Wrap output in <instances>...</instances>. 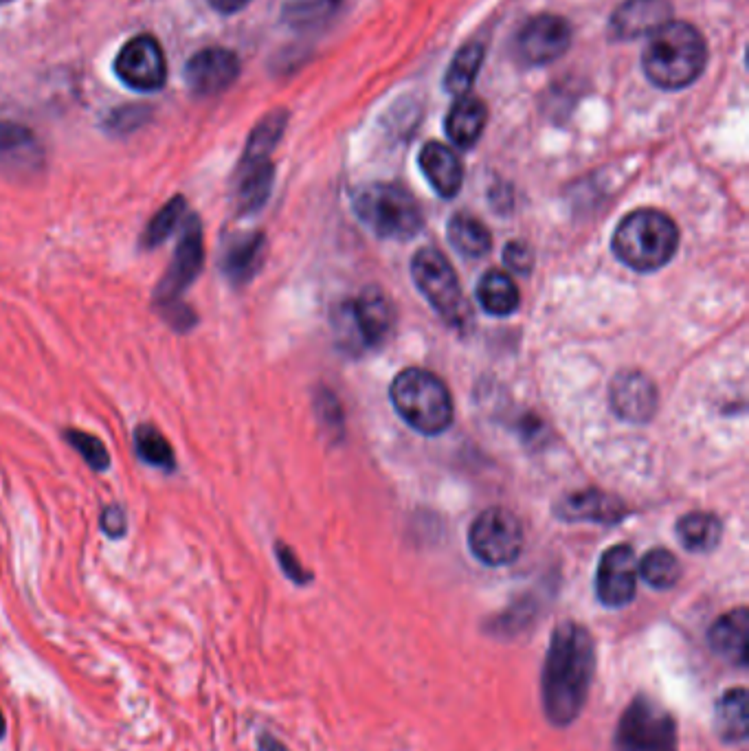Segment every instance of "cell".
Wrapping results in <instances>:
<instances>
[{
    "instance_id": "cell-1",
    "label": "cell",
    "mask_w": 749,
    "mask_h": 751,
    "mask_svg": "<svg viewBox=\"0 0 749 751\" xmlns=\"http://www.w3.org/2000/svg\"><path fill=\"white\" fill-rule=\"evenodd\" d=\"M596 672V642L578 622L558 624L541 672L543 712L554 727H569L589 699Z\"/></svg>"
},
{
    "instance_id": "cell-2",
    "label": "cell",
    "mask_w": 749,
    "mask_h": 751,
    "mask_svg": "<svg viewBox=\"0 0 749 751\" xmlns=\"http://www.w3.org/2000/svg\"><path fill=\"white\" fill-rule=\"evenodd\" d=\"M644 51V73L659 88H686L701 75L708 60L706 40L688 22L670 20L648 36Z\"/></svg>"
},
{
    "instance_id": "cell-3",
    "label": "cell",
    "mask_w": 749,
    "mask_h": 751,
    "mask_svg": "<svg viewBox=\"0 0 749 751\" xmlns=\"http://www.w3.org/2000/svg\"><path fill=\"white\" fill-rule=\"evenodd\" d=\"M679 246L677 224L657 209H637L626 216L613 235L618 260L633 271L651 273L666 266Z\"/></svg>"
},
{
    "instance_id": "cell-4",
    "label": "cell",
    "mask_w": 749,
    "mask_h": 751,
    "mask_svg": "<svg viewBox=\"0 0 749 751\" xmlns=\"http://www.w3.org/2000/svg\"><path fill=\"white\" fill-rule=\"evenodd\" d=\"M286 128V112L275 110L257 123L247 141V148L233 176V200L240 216H251L260 211L273 189V163L271 154L277 148Z\"/></svg>"
},
{
    "instance_id": "cell-5",
    "label": "cell",
    "mask_w": 749,
    "mask_h": 751,
    "mask_svg": "<svg viewBox=\"0 0 749 751\" xmlns=\"http://www.w3.org/2000/svg\"><path fill=\"white\" fill-rule=\"evenodd\" d=\"M391 402L407 424L424 435H438L453 422V402L446 385L427 369L411 367L391 385Z\"/></svg>"
},
{
    "instance_id": "cell-6",
    "label": "cell",
    "mask_w": 749,
    "mask_h": 751,
    "mask_svg": "<svg viewBox=\"0 0 749 751\" xmlns=\"http://www.w3.org/2000/svg\"><path fill=\"white\" fill-rule=\"evenodd\" d=\"M354 211L378 238L409 240L422 229V211L405 187L374 183L354 196Z\"/></svg>"
},
{
    "instance_id": "cell-7",
    "label": "cell",
    "mask_w": 749,
    "mask_h": 751,
    "mask_svg": "<svg viewBox=\"0 0 749 751\" xmlns=\"http://www.w3.org/2000/svg\"><path fill=\"white\" fill-rule=\"evenodd\" d=\"M616 751H677L675 716L648 694H637L620 716Z\"/></svg>"
},
{
    "instance_id": "cell-8",
    "label": "cell",
    "mask_w": 749,
    "mask_h": 751,
    "mask_svg": "<svg viewBox=\"0 0 749 751\" xmlns=\"http://www.w3.org/2000/svg\"><path fill=\"white\" fill-rule=\"evenodd\" d=\"M413 282L420 293L429 299V304L451 323H460L468 317L466 301L462 295L460 279H457L449 260L435 249H422L416 253L411 264Z\"/></svg>"
},
{
    "instance_id": "cell-9",
    "label": "cell",
    "mask_w": 749,
    "mask_h": 751,
    "mask_svg": "<svg viewBox=\"0 0 749 751\" xmlns=\"http://www.w3.org/2000/svg\"><path fill=\"white\" fill-rule=\"evenodd\" d=\"M205 264V238H203V224L198 216L187 214L183 222L181 240L176 244V251L172 255L167 271L156 284L154 290V308H161L167 304L183 301L187 288L192 286Z\"/></svg>"
},
{
    "instance_id": "cell-10",
    "label": "cell",
    "mask_w": 749,
    "mask_h": 751,
    "mask_svg": "<svg viewBox=\"0 0 749 751\" xmlns=\"http://www.w3.org/2000/svg\"><path fill=\"white\" fill-rule=\"evenodd\" d=\"M468 543L482 563L490 567L510 565L519 558L523 547L521 523L508 510L490 508L471 525Z\"/></svg>"
},
{
    "instance_id": "cell-11",
    "label": "cell",
    "mask_w": 749,
    "mask_h": 751,
    "mask_svg": "<svg viewBox=\"0 0 749 751\" xmlns=\"http://www.w3.org/2000/svg\"><path fill=\"white\" fill-rule=\"evenodd\" d=\"M115 73L134 91H159L167 80V64L159 40L150 33L130 38L117 55Z\"/></svg>"
},
{
    "instance_id": "cell-12",
    "label": "cell",
    "mask_w": 749,
    "mask_h": 751,
    "mask_svg": "<svg viewBox=\"0 0 749 751\" xmlns=\"http://www.w3.org/2000/svg\"><path fill=\"white\" fill-rule=\"evenodd\" d=\"M572 44V27L558 16H536L523 25L514 51L530 66L550 64L565 55Z\"/></svg>"
},
{
    "instance_id": "cell-13",
    "label": "cell",
    "mask_w": 749,
    "mask_h": 751,
    "mask_svg": "<svg viewBox=\"0 0 749 751\" xmlns=\"http://www.w3.org/2000/svg\"><path fill=\"white\" fill-rule=\"evenodd\" d=\"M637 558L629 545L611 547L602 556L596 576L598 600L611 609H622L635 598Z\"/></svg>"
},
{
    "instance_id": "cell-14",
    "label": "cell",
    "mask_w": 749,
    "mask_h": 751,
    "mask_svg": "<svg viewBox=\"0 0 749 751\" xmlns=\"http://www.w3.org/2000/svg\"><path fill=\"white\" fill-rule=\"evenodd\" d=\"M240 75V60L238 55L229 49H203L196 53L185 66V80L196 95L211 97L238 80Z\"/></svg>"
},
{
    "instance_id": "cell-15",
    "label": "cell",
    "mask_w": 749,
    "mask_h": 751,
    "mask_svg": "<svg viewBox=\"0 0 749 751\" xmlns=\"http://www.w3.org/2000/svg\"><path fill=\"white\" fill-rule=\"evenodd\" d=\"M609 400L613 411L629 422H646L657 411L655 385L637 372H624L613 378Z\"/></svg>"
},
{
    "instance_id": "cell-16",
    "label": "cell",
    "mask_w": 749,
    "mask_h": 751,
    "mask_svg": "<svg viewBox=\"0 0 749 751\" xmlns=\"http://www.w3.org/2000/svg\"><path fill=\"white\" fill-rule=\"evenodd\" d=\"M348 319L363 345H378L387 339L394 325V308L378 288H365L348 304Z\"/></svg>"
},
{
    "instance_id": "cell-17",
    "label": "cell",
    "mask_w": 749,
    "mask_h": 751,
    "mask_svg": "<svg viewBox=\"0 0 749 751\" xmlns=\"http://www.w3.org/2000/svg\"><path fill=\"white\" fill-rule=\"evenodd\" d=\"M264 249L266 240L260 231L233 235L220 253V271L227 282L236 288L247 286L262 268Z\"/></svg>"
},
{
    "instance_id": "cell-18",
    "label": "cell",
    "mask_w": 749,
    "mask_h": 751,
    "mask_svg": "<svg viewBox=\"0 0 749 751\" xmlns=\"http://www.w3.org/2000/svg\"><path fill=\"white\" fill-rule=\"evenodd\" d=\"M42 167L36 134L18 123H0V170L11 176H31Z\"/></svg>"
},
{
    "instance_id": "cell-19",
    "label": "cell",
    "mask_w": 749,
    "mask_h": 751,
    "mask_svg": "<svg viewBox=\"0 0 749 751\" xmlns=\"http://www.w3.org/2000/svg\"><path fill=\"white\" fill-rule=\"evenodd\" d=\"M670 22L666 0H626L611 18V33L618 40H635L653 33Z\"/></svg>"
},
{
    "instance_id": "cell-20",
    "label": "cell",
    "mask_w": 749,
    "mask_h": 751,
    "mask_svg": "<svg viewBox=\"0 0 749 751\" xmlns=\"http://www.w3.org/2000/svg\"><path fill=\"white\" fill-rule=\"evenodd\" d=\"M747 631H749V615L747 609H734L710 626L708 642L710 648L721 659L736 668L747 666Z\"/></svg>"
},
{
    "instance_id": "cell-21",
    "label": "cell",
    "mask_w": 749,
    "mask_h": 751,
    "mask_svg": "<svg viewBox=\"0 0 749 751\" xmlns=\"http://www.w3.org/2000/svg\"><path fill=\"white\" fill-rule=\"evenodd\" d=\"M420 170L431 187L444 198H453L464 181L462 163L457 154L442 143H427L420 152Z\"/></svg>"
},
{
    "instance_id": "cell-22",
    "label": "cell",
    "mask_w": 749,
    "mask_h": 751,
    "mask_svg": "<svg viewBox=\"0 0 749 751\" xmlns=\"http://www.w3.org/2000/svg\"><path fill=\"white\" fill-rule=\"evenodd\" d=\"M486 128V106L477 97L462 95L446 117V134L460 148H473Z\"/></svg>"
},
{
    "instance_id": "cell-23",
    "label": "cell",
    "mask_w": 749,
    "mask_h": 751,
    "mask_svg": "<svg viewBox=\"0 0 749 751\" xmlns=\"http://www.w3.org/2000/svg\"><path fill=\"white\" fill-rule=\"evenodd\" d=\"M558 514L563 519L572 521H600V523H613L620 521L624 514V506L620 501L611 499L609 495H602L598 490H585L578 495L567 497L563 506L558 508Z\"/></svg>"
},
{
    "instance_id": "cell-24",
    "label": "cell",
    "mask_w": 749,
    "mask_h": 751,
    "mask_svg": "<svg viewBox=\"0 0 749 751\" xmlns=\"http://www.w3.org/2000/svg\"><path fill=\"white\" fill-rule=\"evenodd\" d=\"M714 732L723 743L747 741V690L732 688L723 694L714 708Z\"/></svg>"
},
{
    "instance_id": "cell-25",
    "label": "cell",
    "mask_w": 749,
    "mask_h": 751,
    "mask_svg": "<svg viewBox=\"0 0 749 751\" xmlns=\"http://www.w3.org/2000/svg\"><path fill=\"white\" fill-rule=\"evenodd\" d=\"M477 299L486 312L495 317H508L519 308V290L512 277L503 271H490L477 286Z\"/></svg>"
},
{
    "instance_id": "cell-26",
    "label": "cell",
    "mask_w": 749,
    "mask_h": 751,
    "mask_svg": "<svg viewBox=\"0 0 749 751\" xmlns=\"http://www.w3.org/2000/svg\"><path fill=\"white\" fill-rule=\"evenodd\" d=\"M721 534V521L708 512H690L677 523V536L688 552H712L719 545Z\"/></svg>"
},
{
    "instance_id": "cell-27",
    "label": "cell",
    "mask_w": 749,
    "mask_h": 751,
    "mask_svg": "<svg viewBox=\"0 0 749 751\" xmlns=\"http://www.w3.org/2000/svg\"><path fill=\"white\" fill-rule=\"evenodd\" d=\"M187 214H189V209H187V200L183 196H174L172 200H167V203L152 216L148 227L143 229L141 249L145 251L159 249L161 244L170 240V235L178 227H183Z\"/></svg>"
},
{
    "instance_id": "cell-28",
    "label": "cell",
    "mask_w": 749,
    "mask_h": 751,
    "mask_svg": "<svg viewBox=\"0 0 749 751\" xmlns=\"http://www.w3.org/2000/svg\"><path fill=\"white\" fill-rule=\"evenodd\" d=\"M134 451L143 464L159 468L163 473H174L176 455L167 437L154 424H139L134 431Z\"/></svg>"
},
{
    "instance_id": "cell-29",
    "label": "cell",
    "mask_w": 749,
    "mask_h": 751,
    "mask_svg": "<svg viewBox=\"0 0 749 751\" xmlns=\"http://www.w3.org/2000/svg\"><path fill=\"white\" fill-rule=\"evenodd\" d=\"M449 242L457 253L468 257H482L493 246V238H490L486 224L466 214H457L449 222Z\"/></svg>"
},
{
    "instance_id": "cell-30",
    "label": "cell",
    "mask_w": 749,
    "mask_h": 751,
    "mask_svg": "<svg viewBox=\"0 0 749 751\" xmlns=\"http://www.w3.org/2000/svg\"><path fill=\"white\" fill-rule=\"evenodd\" d=\"M482 62H484V47H482V44L471 42V44H466V47L457 51V55L449 66V71H446V75H444L446 93L462 97V95L471 91L475 77H477L479 69H482Z\"/></svg>"
},
{
    "instance_id": "cell-31",
    "label": "cell",
    "mask_w": 749,
    "mask_h": 751,
    "mask_svg": "<svg viewBox=\"0 0 749 751\" xmlns=\"http://www.w3.org/2000/svg\"><path fill=\"white\" fill-rule=\"evenodd\" d=\"M637 574L644 578L648 587L653 589H670L677 585L681 576L679 560L668 552V549H651L642 563L637 565Z\"/></svg>"
},
{
    "instance_id": "cell-32",
    "label": "cell",
    "mask_w": 749,
    "mask_h": 751,
    "mask_svg": "<svg viewBox=\"0 0 749 751\" xmlns=\"http://www.w3.org/2000/svg\"><path fill=\"white\" fill-rule=\"evenodd\" d=\"M341 3L343 0H288L284 18L295 29H312L337 14Z\"/></svg>"
},
{
    "instance_id": "cell-33",
    "label": "cell",
    "mask_w": 749,
    "mask_h": 751,
    "mask_svg": "<svg viewBox=\"0 0 749 751\" xmlns=\"http://www.w3.org/2000/svg\"><path fill=\"white\" fill-rule=\"evenodd\" d=\"M64 437L73 451L80 455L86 462V466H91V470H95V473H104V470L110 468V453L106 444L99 440L97 435L80 431V429H66Z\"/></svg>"
},
{
    "instance_id": "cell-34",
    "label": "cell",
    "mask_w": 749,
    "mask_h": 751,
    "mask_svg": "<svg viewBox=\"0 0 749 751\" xmlns=\"http://www.w3.org/2000/svg\"><path fill=\"white\" fill-rule=\"evenodd\" d=\"M156 310H159V315L163 317V321L178 334L189 332L198 321L196 312L189 308L185 301H176V304H167V306H161Z\"/></svg>"
},
{
    "instance_id": "cell-35",
    "label": "cell",
    "mask_w": 749,
    "mask_h": 751,
    "mask_svg": "<svg viewBox=\"0 0 749 751\" xmlns=\"http://www.w3.org/2000/svg\"><path fill=\"white\" fill-rule=\"evenodd\" d=\"M99 525H102V532L108 538H121V536H124L126 530H128V521H126L124 508H121L119 503H110V506L102 512V521H99Z\"/></svg>"
},
{
    "instance_id": "cell-36",
    "label": "cell",
    "mask_w": 749,
    "mask_h": 751,
    "mask_svg": "<svg viewBox=\"0 0 749 751\" xmlns=\"http://www.w3.org/2000/svg\"><path fill=\"white\" fill-rule=\"evenodd\" d=\"M275 549H277L279 567H282L284 574H286L290 580H293V582H297V585H306V582L310 580V576H308V571L299 565V560H297V556L293 554V549H288V547L282 545V543H277Z\"/></svg>"
},
{
    "instance_id": "cell-37",
    "label": "cell",
    "mask_w": 749,
    "mask_h": 751,
    "mask_svg": "<svg viewBox=\"0 0 749 751\" xmlns=\"http://www.w3.org/2000/svg\"><path fill=\"white\" fill-rule=\"evenodd\" d=\"M503 257H506V264L514 273H528L534 262L530 246L523 242H510L506 246V253H503Z\"/></svg>"
},
{
    "instance_id": "cell-38",
    "label": "cell",
    "mask_w": 749,
    "mask_h": 751,
    "mask_svg": "<svg viewBox=\"0 0 749 751\" xmlns=\"http://www.w3.org/2000/svg\"><path fill=\"white\" fill-rule=\"evenodd\" d=\"M251 0H209V5L218 9L220 14H236V11L244 9Z\"/></svg>"
},
{
    "instance_id": "cell-39",
    "label": "cell",
    "mask_w": 749,
    "mask_h": 751,
    "mask_svg": "<svg viewBox=\"0 0 749 751\" xmlns=\"http://www.w3.org/2000/svg\"><path fill=\"white\" fill-rule=\"evenodd\" d=\"M257 751H288V747L282 741H277L273 734L264 732L257 738Z\"/></svg>"
},
{
    "instance_id": "cell-40",
    "label": "cell",
    "mask_w": 749,
    "mask_h": 751,
    "mask_svg": "<svg viewBox=\"0 0 749 751\" xmlns=\"http://www.w3.org/2000/svg\"><path fill=\"white\" fill-rule=\"evenodd\" d=\"M5 734H7V723H5L3 712H0V738H3Z\"/></svg>"
},
{
    "instance_id": "cell-41",
    "label": "cell",
    "mask_w": 749,
    "mask_h": 751,
    "mask_svg": "<svg viewBox=\"0 0 749 751\" xmlns=\"http://www.w3.org/2000/svg\"><path fill=\"white\" fill-rule=\"evenodd\" d=\"M0 3H11V0H0Z\"/></svg>"
}]
</instances>
